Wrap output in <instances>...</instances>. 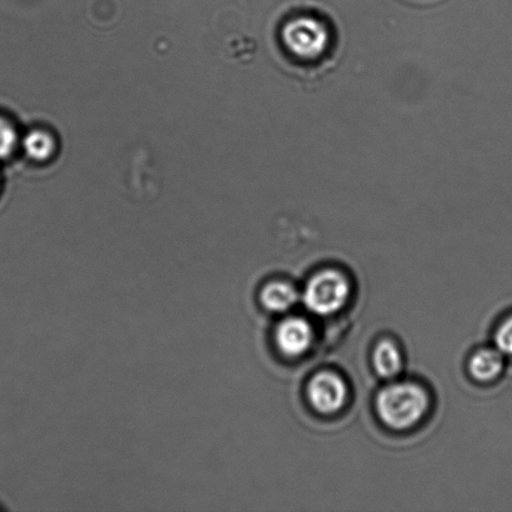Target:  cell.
<instances>
[{"instance_id":"cell-5","label":"cell","mask_w":512,"mask_h":512,"mask_svg":"<svg viewBox=\"0 0 512 512\" xmlns=\"http://www.w3.org/2000/svg\"><path fill=\"white\" fill-rule=\"evenodd\" d=\"M314 333L305 319L288 318L281 321L275 331V341L286 356H300L313 344Z\"/></svg>"},{"instance_id":"cell-1","label":"cell","mask_w":512,"mask_h":512,"mask_svg":"<svg viewBox=\"0 0 512 512\" xmlns=\"http://www.w3.org/2000/svg\"><path fill=\"white\" fill-rule=\"evenodd\" d=\"M428 408V394L414 383L390 384L376 398L380 419L396 430L411 428L423 418Z\"/></svg>"},{"instance_id":"cell-4","label":"cell","mask_w":512,"mask_h":512,"mask_svg":"<svg viewBox=\"0 0 512 512\" xmlns=\"http://www.w3.org/2000/svg\"><path fill=\"white\" fill-rule=\"evenodd\" d=\"M308 395L311 405L319 413L334 414L343 408L348 389L338 374L323 371L311 379Z\"/></svg>"},{"instance_id":"cell-3","label":"cell","mask_w":512,"mask_h":512,"mask_svg":"<svg viewBox=\"0 0 512 512\" xmlns=\"http://www.w3.org/2000/svg\"><path fill=\"white\" fill-rule=\"evenodd\" d=\"M350 296L348 279L339 271L324 270L306 284L303 300L311 313L331 315L346 304Z\"/></svg>"},{"instance_id":"cell-6","label":"cell","mask_w":512,"mask_h":512,"mask_svg":"<svg viewBox=\"0 0 512 512\" xmlns=\"http://www.w3.org/2000/svg\"><path fill=\"white\" fill-rule=\"evenodd\" d=\"M298 298V291L286 281H271L261 289L260 293L261 304L273 313H284L293 308Z\"/></svg>"},{"instance_id":"cell-11","label":"cell","mask_w":512,"mask_h":512,"mask_svg":"<svg viewBox=\"0 0 512 512\" xmlns=\"http://www.w3.org/2000/svg\"><path fill=\"white\" fill-rule=\"evenodd\" d=\"M495 344L505 356H512V315L496 330Z\"/></svg>"},{"instance_id":"cell-2","label":"cell","mask_w":512,"mask_h":512,"mask_svg":"<svg viewBox=\"0 0 512 512\" xmlns=\"http://www.w3.org/2000/svg\"><path fill=\"white\" fill-rule=\"evenodd\" d=\"M281 42L294 59L316 62L330 48V27L324 20L313 15H298L283 25Z\"/></svg>"},{"instance_id":"cell-8","label":"cell","mask_w":512,"mask_h":512,"mask_svg":"<svg viewBox=\"0 0 512 512\" xmlns=\"http://www.w3.org/2000/svg\"><path fill=\"white\" fill-rule=\"evenodd\" d=\"M374 368L381 378H395L403 368V359H401L400 350L393 341H380L374 350L373 355Z\"/></svg>"},{"instance_id":"cell-7","label":"cell","mask_w":512,"mask_h":512,"mask_svg":"<svg viewBox=\"0 0 512 512\" xmlns=\"http://www.w3.org/2000/svg\"><path fill=\"white\" fill-rule=\"evenodd\" d=\"M504 354L499 349H483L473 355L470 360V373L476 380H495L504 369Z\"/></svg>"},{"instance_id":"cell-10","label":"cell","mask_w":512,"mask_h":512,"mask_svg":"<svg viewBox=\"0 0 512 512\" xmlns=\"http://www.w3.org/2000/svg\"><path fill=\"white\" fill-rule=\"evenodd\" d=\"M17 144V133L13 125L3 118H0V159L9 157Z\"/></svg>"},{"instance_id":"cell-9","label":"cell","mask_w":512,"mask_h":512,"mask_svg":"<svg viewBox=\"0 0 512 512\" xmlns=\"http://www.w3.org/2000/svg\"><path fill=\"white\" fill-rule=\"evenodd\" d=\"M24 149L30 158L45 160L53 154L54 142L48 133L35 130V132L29 133L25 137Z\"/></svg>"}]
</instances>
